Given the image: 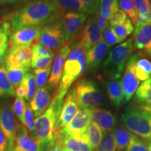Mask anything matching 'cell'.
Listing matches in <instances>:
<instances>
[{"label":"cell","instance_id":"6da1fadb","mask_svg":"<svg viewBox=\"0 0 151 151\" xmlns=\"http://www.w3.org/2000/svg\"><path fill=\"white\" fill-rule=\"evenodd\" d=\"M63 12L57 0H38L13 14L11 27L14 31L24 27L42 26L55 20Z\"/></svg>","mask_w":151,"mask_h":151},{"label":"cell","instance_id":"7a4b0ae2","mask_svg":"<svg viewBox=\"0 0 151 151\" xmlns=\"http://www.w3.org/2000/svg\"><path fill=\"white\" fill-rule=\"evenodd\" d=\"M64 101V99L54 95L48 109L35 120L32 139L44 151L54 139L55 124L61 113Z\"/></svg>","mask_w":151,"mask_h":151},{"label":"cell","instance_id":"3957f363","mask_svg":"<svg viewBox=\"0 0 151 151\" xmlns=\"http://www.w3.org/2000/svg\"><path fill=\"white\" fill-rule=\"evenodd\" d=\"M134 50V46L132 38L114 47L102 64V71L106 76L112 81L120 79L126 62Z\"/></svg>","mask_w":151,"mask_h":151},{"label":"cell","instance_id":"277c9868","mask_svg":"<svg viewBox=\"0 0 151 151\" xmlns=\"http://www.w3.org/2000/svg\"><path fill=\"white\" fill-rule=\"evenodd\" d=\"M127 130L145 140L151 139V116L141 108L127 106L121 115Z\"/></svg>","mask_w":151,"mask_h":151},{"label":"cell","instance_id":"5b68a950","mask_svg":"<svg viewBox=\"0 0 151 151\" xmlns=\"http://www.w3.org/2000/svg\"><path fill=\"white\" fill-rule=\"evenodd\" d=\"M71 89L74 93L77 106L81 110L97 108L102 102V92L94 81L82 79Z\"/></svg>","mask_w":151,"mask_h":151},{"label":"cell","instance_id":"8992f818","mask_svg":"<svg viewBox=\"0 0 151 151\" xmlns=\"http://www.w3.org/2000/svg\"><path fill=\"white\" fill-rule=\"evenodd\" d=\"M39 41L41 45L54 51L60 50L65 43L62 20L58 18L45 24L41 30Z\"/></svg>","mask_w":151,"mask_h":151},{"label":"cell","instance_id":"52a82bcc","mask_svg":"<svg viewBox=\"0 0 151 151\" xmlns=\"http://www.w3.org/2000/svg\"><path fill=\"white\" fill-rule=\"evenodd\" d=\"M86 24L81 27V32L78 35H76L74 38L77 41H74V44L71 45V47L81 46V47L88 50L94 45H96L102 39L101 31H100L96 22L95 16L91 17L86 21Z\"/></svg>","mask_w":151,"mask_h":151},{"label":"cell","instance_id":"ba28073f","mask_svg":"<svg viewBox=\"0 0 151 151\" xmlns=\"http://www.w3.org/2000/svg\"><path fill=\"white\" fill-rule=\"evenodd\" d=\"M83 75L81 65L78 60H67L64 66L63 72L59 87L55 95L64 99L73 83Z\"/></svg>","mask_w":151,"mask_h":151},{"label":"cell","instance_id":"9c48e42d","mask_svg":"<svg viewBox=\"0 0 151 151\" xmlns=\"http://www.w3.org/2000/svg\"><path fill=\"white\" fill-rule=\"evenodd\" d=\"M41 29V26H33L14 30L10 35L9 44L11 47L27 46L33 48L39 41Z\"/></svg>","mask_w":151,"mask_h":151},{"label":"cell","instance_id":"30bf717a","mask_svg":"<svg viewBox=\"0 0 151 151\" xmlns=\"http://www.w3.org/2000/svg\"><path fill=\"white\" fill-rule=\"evenodd\" d=\"M32 48L27 46L10 47L6 58V68L29 69L32 59Z\"/></svg>","mask_w":151,"mask_h":151},{"label":"cell","instance_id":"8fae6325","mask_svg":"<svg viewBox=\"0 0 151 151\" xmlns=\"http://www.w3.org/2000/svg\"><path fill=\"white\" fill-rule=\"evenodd\" d=\"M18 124L11 106L7 104L0 105V128L8 140V151L14 146Z\"/></svg>","mask_w":151,"mask_h":151},{"label":"cell","instance_id":"7c38bea8","mask_svg":"<svg viewBox=\"0 0 151 151\" xmlns=\"http://www.w3.org/2000/svg\"><path fill=\"white\" fill-rule=\"evenodd\" d=\"M91 120L88 113L85 110H79L67 125L54 134V137L84 134Z\"/></svg>","mask_w":151,"mask_h":151},{"label":"cell","instance_id":"4fadbf2b","mask_svg":"<svg viewBox=\"0 0 151 151\" xmlns=\"http://www.w3.org/2000/svg\"><path fill=\"white\" fill-rule=\"evenodd\" d=\"M137 54L132 55L128 60L123 78L121 79L122 94H123V104L130 101L140 83V81L136 76L134 71V65L137 59Z\"/></svg>","mask_w":151,"mask_h":151},{"label":"cell","instance_id":"5bb4252c","mask_svg":"<svg viewBox=\"0 0 151 151\" xmlns=\"http://www.w3.org/2000/svg\"><path fill=\"white\" fill-rule=\"evenodd\" d=\"M88 15L83 13L68 12L62 18L65 43H69L77 35L86 22Z\"/></svg>","mask_w":151,"mask_h":151},{"label":"cell","instance_id":"9a60e30c","mask_svg":"<svg viewBox=\"0 0 151 151\" xmlns=\"http://www.w3.org/2000/svg\"><path fill=\"white\" fill-rule=\"evenodd\" d=\"M83 110L89 115L92 122L100 128L103 134L111 132L116 125V118L110 111L99 108L87 109Z\"/></svg>","mask_w":151,"mask_h":151},{"label":"cell","instance_id":"2e32d148","mask_svg":"<svg viewBox=\"0 0 151 151\" xmlns=\"http://www.w3.org/2000/svg\"><path fill=\"white\" fill-rule=\"evenodd\" d=\"M77 111H78V106L76 101L74 93L72 89H71L67 93L61 113L56 120L54 128V134L67 125L73 118Z\"/></svg>","mask_w":151,"mask_h":151},{"label":"cell","instance_id":"e0dca14e","mask_svg":"<svg viewBox=\"0 0 151 151\" xmlns=\"http://www.w3.org/2000/svg\"><path fill=\"white\" fill-rule=\"evenodd\" d=\"M70 49L69 44L63 46L53 60L51 69H50L51 72L48 78V88L54 89L59 85L62 78L66 59L70 52Z\"/></svg>","mask_w":151,"mask_h":151},{"label":"cell","instance_id":"ac0fdd59","mask_svg":"<svg viewBox=\"0 0 151 151\" xmlns=\"http://www.w3.org/2000/svg\"><path fill=\"white\" fill-rule=\"evenodd\" d=\"M133 35L134 46L143 50L151 58V22H137Z\"/></svg>","mask_w":151,"mask_h":151},{"label":"cell","instance_id":"d6986e66","mask_svg":"<svg viewBox=\"0 0 151 151\" xmlns=\"http://www.w3.org/2000/svg\"><path fill=\"white\" fill-rule=\"evenodd\" d=\"M109 48L110 46L104 41H101L87 50L86 61L87 69L88 71L90 72H94L98 70L101 62L106 55Z\"/></svg>","mask_w":151,"mask_h":151},{"label":"cell","instance_id":"ffe728a7","mask_svg":"<svg viewBox=\"0 0 151 151\" xmlns=\"http://www.w3.org/2000/svg\"><path fill=\"white\" fill-rule=\"evenodd\" d=\"M54 138L60 141L67 151H94L88 141L86 134L64 137H54Z\"/></svg>","mask_w":151,"mask_h":151},{"label":"cell","instance_id":"44dd1931","mask_svg":"<svg viewBox=\"0 0 151 151\" xmlns=\"http://www.w3.org/2000/svg\"><path fill=\"white\" fill-rule=\"evenodd\" d=\"M15 149L21 151H44L32 138L28 134V130L23 124H18L17 129Z\"/></svg>","mask_w":151,"mask_h":151},{"label":"cell","instance_id":"7402d4cb","mask_svg":"<svg viewBox=\"0 0 151 151\" xmlns=\"http://www.w3.org/2000/svg\"><path fill=\"white\" fill-rule=\"evenodd\" d=\"M50 93L48 87L38 88L36 93L30 101L29 106L35 117L40 116L48 109L50 104Z\"/></svg>","mask_w":151,"mask_h":151},{"label":"cell","instance_id":"603a6c76","mask_svg":"<svg viewBox=\"0 0 151 151\" xmlns=\"http://www.w3.org/2000/svg\"><path fill=\"white\" fill-rule=\"evenodd\" d=\"M106 88L111 104L115 108L118 109L123 103V94L122 89V80L107 81Z\"/></svg>","mask_w":151,"mask_h":151},{"label":"cell","instance_id":"cb8c5ba5","mask_svg":"<svg viewBox=\"0 0 151 151\" xmlns=\"http://www.w3.org/2000/svg\"><path fill=\"white\" fill-rule=\"evenodd\" d=\"M134 71L136 76L140 81H145L151 77V62L137 53Z\"/></svg>","mask_w":151,"mask_h":151},{"label":"cell","instance_id":"d4e9b609","mask_svg":"<svg viewBox=\"0 0 151 151\" xmlns=\"http://www.w3.org/2000/svg\"><path fill=\"white\" fill-rule=\"evenodd\" d=\"M115 143H116V151H122L127 147L134 134L130 132L129 130L122 127H117L111 130Z\"/></svg>","mask_w":151,"mask_h":151},{"label":"cell","instance_id":"484cf974","mask_svg":"<svg viewBox=\"0 0 151 151\" xmlns=\"http://www.w3.org/2000/svg\"><path fill=\"white\" fill-rule=\"evenodd\" d=\"M134 101L142 105H151V77L137 88Z\"/></svg>","mask_w":151,"mask_h":151},{"label":"cell","instance_id":"4316f807","mask_svg":"<svg viewBox=\"0 0 151 151\" xmlns=\"http://www.w3.org/2000/svg\"><path fill=\"white\" fill-rule=\"evenodd\" d=\"M16 95L14 86L7 76L5 66L0 67V97H10Z\"/></svg>","mask_w":151,"mask_h":151},{"label":"cell","instance_id":"83f0119b","mask_svg":"<svg viewBox=\"0 0 151 151\" xmlns=\"http://www.w3.org/2000/svg\"><path fill=\"white\" fill-rule=\"evenodd\" d=\"M118 6L129 17L132 24L136 25L138 22L139 14L134 0H118Z\"/></svg>","mask_w":151,"mask_h":151},{"label":"cell","instance_id":"f1b7e54d","mask_svg":"<svg viewBox=\"0 0 151 151\" xmlns=\"http://www.w3.org/2000/svg\"><path fill=\"white\" fill-rule=\"evenodd\" d=\"M63 11L69 12H78L89 14V11L83 4L79 0H57Z\"/></svg>","mask_w":151,"mask_h":151},{"label":"cell","instance_id":"f546056e","mask_svg":"<svg viewBox=\"0 0 151 151\" xmlns=\"http://www.w3.org/2000/svg\"><path fill=\"white\" fill-rule=\"evenodd\" d=\"M118 0H100L98 13L108 20L113 13L118 10Z\"/></svg>","mask_w":151,"mask_h":151},{"label":"cell","instance_id":"4dcf8cb0","mask_svg":"<svg viewBox=\"0 0 151 151\" xmlns=\"http://www.w3.org/2000/svg\"><path fill=\"white\" fill-rule=\"evenodd\" d=\"M88 141L93 149L97 148L103 137V133L96 124L90 122L86 132Z\"/></svg>","mask_w":151,"mask_h":151},{"label":"cell","instance_id":"1f68e13d","mask_svg":"<svg viewBox=\"0 0 151 151\" xmlns=\"http://www.w3.org/2000/svg\"><path fill=\"white\" fill-rule=\"evenodd\" d=\"M22 82L23 83L26 88V94L25 97H24V99L27 101H31L35 96L36 92H37V88L34 73L28 71L24 76Z\"/></svg>","mask_w":151,"mask_h":151},{"label":"cell","instance_id":"d6a6232c","mask_svg":"<svg viewBox=\"0 0 151 151\" xmlns=\"http://www.w3.org/2000/svg\"><path fill=\"white\" fill-rule=\"evenodd\" d=\"M111 27L117 38L122 41H124L134 31V26L129 18H127L122 24L111 26Z\"/></svg>","mask_w":151,"mask_h":151},{"label":"cell","instance_id":"836d02e7","mask_svg":"<svg viewBox=\"0 0 151 151\" xmlns=\"http://www.w3.org/2000/svg\"><path fill=\"white\" fill-rule=\"evenodd\" d=\"M28 71L29 69H6L7 76L14 89L20 86Z\"/></svg>","mask_w":151,"mask_h":151},{"label":"cell","instance_id":"e575fe53","mask_svg":"<svg viewBox=\"0 0 151 151\" xmlns=\"http://www.w3.org/2000/svg\"><path fill=\"white\" fill-rule=\"evenodd\" d=\"M116 143L112 132L103 135L102 139L99 143L95 151H116Z\"/></svg>","mask_w":151,"mask_h":151},{"label":"cell","instance_id":"d590c367","mask_svg":"<svg viewBox=\"0 0 151 151\" xmlns=\"http://www.w3.org/2000/svg\"><path fill=\"white\" fill-rule=\"evenodd\" d=\"M11 31L10 24L7 22L0 20V50H8L9 35Z\"/></svg>","mask_w":151,"mask_h":151},{"label":"cell","instance_id":"8d00e7d4","mask_svg":"<svg viewBox=\"0 0 151 151\" xmlns=\"http://www.w3.org/2000/svg\"><path fill=\"white\" fill-rule=\"evenodd\" d=\"M55 51L51 49L43 46L41 43H37L32 48V60L38 59L41 58H53Z\"/></svg>","mask_w":151,"mask_h":151},{"label":"cell","instance_id":"74e56055","mask_svg":"<svg viewBox=\"0 0 151 151\" xmlns=\"http://www.w3.org/2000/svg\"><path fill=\"white\" fill-rule=\"evenodd\" d=\"M50 69H51V67L45 69H35L34 71L36 84L38 88H41L46 86L48 82V79L49 78Z\"/></svg>","mask_w":151,"mask_h":151},{"label":"cell","instance_id":"f35d334b","mask_svg":"<svg viewBox=\"0 0 151 151\" xmlns=\"http://www.w3.org/2000/svg\"><path fill=\"white\" fill-rule=\"evenodd\" d=\"M24 126L27 128V130L33 134L35 128V120L34 113L30 108L29 105L25 103V107H24Z\"/></svg>","mask_w":151,"mask_h":151},{"label":"cell","instance_id":"ab89813d","mask_svg":"<svg viewBox=\"0 0 151 151\" xmlns=\"http://www.w3.org/2000/svg\"><path fill=\"white\" fill-rule=\"evenodd\" d=\"M25 101L24 99L17 97L15 99L14 104H13V112L15 116L18 117L22 124L24 125V107H25Z\"/></svg>","mask_w":151,"mask_h":151},{"label":"cell","instance_id":"60d3db41","mask_svg":"<svg viewBox=\"0 0 151 151\" xmlns=\"http://www.w3.org/2000/svg\"><path fill=\"white\" fill-rule=\"evenodd\" d=\"M103 39H104V42L109 46H112L117 43H121L123 41L120 40L115 35L113 32L112 27L110 24L107 26V27L103 31Z\"/></svg>","mask_w":151,"mask_h":151},{"label":"cell","instance_id":"b9f144b4","mask_svg":"<svg viewBox=\"0 0 151 151\" xmlns=\"http://www.w3.org/2000/svg\"><path fill=\"white\" fill-rule=\"evenodd\" d=\"M126 151H148L145 142L139 139L137 136H134L129 145H128Z\"/></svg>","mask_w":151,"mask_h":151},{"label":"cell","instance_id":"7bdbcfd3","mask_svg":"<svg viewBox=\"0 0 151 151\" xmlns=\"http://www.w3.org/2000/svg\"><path fill=\"white\" fill-rule=\"evenodd\" d=\"M52 58H41L32 60L31 62V67L35 69H45L51 67Z\"/></svg>","mask_w":151,"mask_h":151},{"label":"cell","instance_id":"ee69618b","mask_svg":"<svg viewBox=\"0 0 151 151\" xmlns=\"http://www.w3.org/2000/svg\"><path fill=\"white\" fill-rule=\"evenodd\" d=\"M128 18L123 11L121 10H118L111 15L109 18V24L111 26H116L119 24H122L125 22Z\"/></svg>","mask_w":151,"mask_h":151},{"label":"cell","instance_id":"f6af8a7d","mask_svg":"<svg viewBox=\"0 0 151 151\" xmlns=\"http://www.w3.org/2000/svg\"><path fill=\"white\" fill-rule=\"evenodd\" d=\"M86 6L89 11V14L95 16L99 12V4L100 0H79Z\"/></svg>","mask_w":151,"mask_h":151},{"label":"cell","instance_id":"bcb514c9","mask_svg":"<svg viewBox=\"0 0 151 151\" xmlns=\"http://www.w3.org/2000/svg\"><path fill=\"white\" fill-rule=\"evenodd\" d=\"M137 7L139 16H142L150 12V5L148 0H134Z\"/></svg>","mask_w":151,"mask_h":151},{"label":"cell","instance_id":"7dc6e473","mask_svg":"<svg viewBox=\"0 0 151 151\" xmlns=\"http://www.w3.org/2000/svg\"><path fill=\"white\" fill-rule=\"evenodd\" d=\"M86 52H87V50L83 47H81V46H76L73 47V48H72V50L69 52L67 60H77L81 55Z\"/></svg>","mask_w":151,"mask_h":151},{"label":"cell","instance_id":"c3c4849f","mask_svg":"<svg viewBox=\"0 0 151 151\" xmlns=\"http://www.w3.org/2000/svg\"><path fill=\"white\" fill-rule=\"evenodd\" d=\"M95 18H96V22H97V24L98 26V28H99L100 31L103 32L106 28L107 27V26L109 24V22L107 19H105L103 18L102 16L100 15L99 13H97V14L95 15Z\"/></svg>","mask_w":151,"mask_h":151},{"label":"cell","instance_id":"681fc988","mask_svg":"<svg viewBox=\"0 0 151 151\" xmlns=\"http://www.w3.org/2000/svg\"><path fill=\"white\" fill-rule=\"evenodd\" d=\"M45 151H65V149L61 142L54 138L52 142L47 147Z\"/></svg>","mask_w":151,"mask_h":151},{"label":"cell","instance_id":"f907efd6","mask_svg":"<svg viewBox=\"0 0 151 151\" xmlns=\"http://www.w3.org/2000/svg\"><path fill=\"white\" fill-rule=\"evenodd\" d=\"M0 151H8V140L0 128Z\"/></svg>","mask_w":151,"mask_h":151},{"label":"cell","instance_id":"816d5d0a","mask_svg":"<svg viewBox=\"0 0 151 151\" xmlns=\"http://www.w3.org/2000/svg\"><path fill=\"white\" fill-rule=\"evenodd\" d=\"M16 94L17 95V97L20 98V99H24L26 94V88L22 82L16 89Z\"/></svg>","mask_w":151,"mask_h":151},{"label":"cell","instance_id":"f5cc1de1","mask_svg":"<svg viewBox=\"0 0 151 151\" xmlns=\"http://www.w3.org/2000/svg\"><path fill=\"white\" fill-rule=\"evenodd\" d=\"M7 50H0V65H2L4 63L6 58Z\"/></svg>","mask_w":151,"mask_h":151},{"label":"cell","instance_id":"db71d44e","mask_svg":"<svg viewBox=\"0 0 151 151\" xmlns=\"http://www.w3.org/2000/svg\"><path fill=\"white\" fill-rule=\"evenodd\" d=\"M24 0H2V1L5 4H17L23 1Z\"/></svg>","mask_w":151,"mask_h":151},{"label":"cell","instance_id":"11a10c76","mask_svg":"<svg viewBox=\"0 0 151 151\" xmlns=\"http://www.w3.org/2000/svg\"><path fill=\"white\" fill-rule=\"evenodd\" d=\"M139 108H141V109H143V110L146 111L147 113H148L151 116V105H142Z\"/></svg>","mask_w":151,"mask_h":151},{"label":"cell","instance_id":"9f6ffc18","mask_svg":"<svg viewBox=\"0 0 151 151\" xmlns=\"http://www.w3.org/2000/svg\"><path fill=\"white\" fill-rule=\"evenodd\" d=\"M147 148H148V151H151V139L150 140H147L145 141Z\"/></svg>","mask_w":151,"mask_h":151},{"label":"cell","instance_id":"6f0895ef","mask_svg":"<svg viewBox=\"0 0 151 151\" xmlns=\"http://www.w3.org/2000/svg\"><path fill=\"white\" fill-rule=\"evenodd\" d=\"M149 5H150V11L151 12V0H148Z\"/></svg>","mask_w":151,"mask_h":151},{"label":"cell","instance_id":"680465c9","mask_svg":"<svg viewBox=\"0 0 151 151\" xmlns=\"http://www.w3.org/2000/svg\"><path fill=\"white\" fill-rule=\"evenodd\" d=\"M10 151H21V150H17V149H15V148H13L12 150H10Z\"/></svg>","mask_w":151,"mask_h":151},{"label":"cell","instance_id":"91938a15","mask_svg":"<svg viewBox=\"0 0 151 151\" xmlns=\"http://www.w3.org/2000/svg\"><path fill=\"white\" fill-rule=\"evenodd\" d=\"M27 1H32V2H33V1H38V0H27Z\"/></svg>","mask_w":151,"mask_h":151},{"label":"cell","instance_id":"94428289","mask_svg":"<svg viewBox=\"0 0 151 151\" xmlns=\"http://www.w3.org/2000/svg\"><path fill=\"white\" fill-rule=\"evenodd\" d=\"M65 151H67V150H65Z\"/></svg>","mask_w":151,"mask_h":151}]
</instances>
